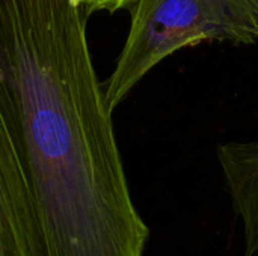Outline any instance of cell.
Instances as JSON below:
<instances>
[{"instance_id":"cell-1","label":"cell","mask_w":258,"mask_h":256,"mask_svg":"<svg viewBox=\"0 0 258 256\" xmlns=\"http://www.w3.org/2000/svg\"><path fill=\"white\" fill-rule=\"evenodd\" d=\"M79 0H0V125L45 256H144L112 112Z\"/></svg>"},{"instance_id":"cell-2","label":"cell","mask_w":258,"mask_h":256,"mask_svg":"<svg viewBox=\"0 0 258 256\" xmlns=\"http://www.w3.org/2000/svg\"><path fill=\"white\" fill-rule=\"evenodd\" d=\"M128 9L127 39L103 83L112 113L154 66L175 51L206 41L257 39L246 0H135Z\"/></svg>"},{"instance_id":"cell-3","label":"cell","mask_w":258,"mask_h":256,"mask_svg":"<svg viewBox=\"0 0 258 256\" xmlns=\"http://www.w3.org/2000/svg\"><path fill=\"white\" fill-rule=\"evenodd\" d=\"M0 256H45L24 174L2 125Z\"/></svg>"},{"instance_id":"cell-4","label":"cell","mask_w":258,"mask_h":256,"mask_svg":"<svg viewBox=\"0 0 258 256\" xmlns=\"http://www.w3.org/2000/svg\"><path fill=\"white\" fill-rule=\"evenodd\" d=\"M218 160L242 220L245 253L258 256V143L236 142L218 148Z\"/></svg>"},{"instance_id":"cell-5","label":"cell","mask_w":258,"mask_h":256,"mask_svg":"<svg viewBox=\"0 0 258 256\" xmlns=\"http://www.w3.org/2000/svg\"><path fill=\"white\" fill-rule=\"evenodd\" d=\"M79 2L83 6V9L88 14V17L91 14L100 12V11H106L109 14H113V12L121 9L119 0H79Z\"/></svg>"},{"instance_id":"cell-6","label":"cell","mask_w":258,"mask_h":256,"mask_svg":"<svg viewBox=\"0 0 258 256\" xmlns=\"http://www.w3.org/2000/svg\"><path fill=\"white\" fill-rule=\"evenodd\" d=\"M246 2H248V8H249L251 18H252V30L258 39V0H246Z\"/></svg>"},{"instance_id":"cell-7","label":"cell","mask_w":258,"mask_h":256,"mask_svg":"<svg viewBox=\"0 0 258 256\" xmlns=\"http://www.w3.org/2000/svg\"><path fill=\"white\" fill-rule=\"evenodd\" d=\"M133 2L135 0H119V6H121V9H128Z\"/></svg>"}]
</instances>
